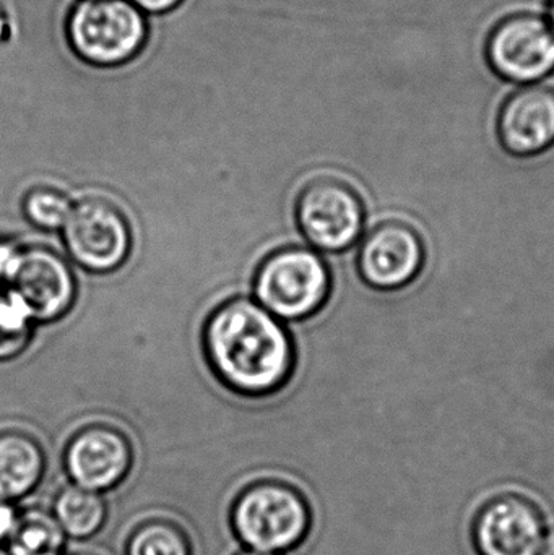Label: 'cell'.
I'll list each match as a JSON object with an SVG mask.
<instances>
[{"instance_id":"obj_5","label":"cell","mask_w":554,"mask_h":555,"mask_svg":"<svg viewBox=\"0 0 554 555\" xmlns=\"http://www.w3.org/2000/svg\"><path fill=\"white\" fill-rule=\"evenodd\" d=\"M296 224L305 240L322 253H344L363 233L366 211L357 189L338 178L309 182L295 207Z\"/></svg>"},{"instance_id":"obj_23","label":"cell","mask_w":554,"mask_h":555,"mask_svg":"<svg viewBox=\"0 0 554 555\" xmlns=\"http://www.w3.org/2000/svg\"><path fill=\"white\" fill-rule=\"evenodd\" d=\"M236 555H276V554L257 553V551L244 550V551H241V553L236 554Z\"/></svg>"},{"instance_id":"obj_6","label":"cell","mask_w":554,"mask_h":555,"mask_svg":"<svg viewBox=\"0 0 554 555\" xmlns=\"http://www.w3.org/2000/svg\"><path fill=\"white\" fill-rule=\"evenodd\" d=\"M70 259L90 273L116 272L129 259L132 231L126 215L106 198H83L62 228Z\"/></svg>"},{"instance_id":"obj_17","label":"cell","mask_w":554,"mask_h":555,"mask_svg":"<svg viewBox=\"0 0 554 555\" xmlns=\"http://www.w3.org/2000/svg\"><path fill=\"white\" fill-rule=\"evenodd\" d=\"M35 320L10 289L0 293V361H10L28 348Z\"/></svg>"},{"instance_id":"obj_15","label":"cell","mask_w":554,"mask_h":555,"mask_svg":"<svg viewBox=\"0 0 554 555\" xmlns=\"http://www.w3.org/2000/svg\"><path fill=\"white\" fill-rule=\"evenodd\" d=\"M67 541L52 512L28 508L22 512L5 551L9 555H64Z\"/></svg>"},{"instance_id":"obj_16","label":"cell","mask_w":554,"mask_h":555,"mask_svg":"<svg viewBox=\"0 0 554 555\" xmlns=\"http://www.w3.org/2000/svg\"><path fill=\"white\" fill-rule=\"evenodd\" d=\"M126 555H194V551L181 527L168 520H149L130 534Z\"/></svg>"},{"instance_id":"obj_18","label":"cell","mask_w":554,"mask_h":555,"mask_svg":"<svg viewBox=\"0 0 554 555\" xmlns=\"http://www.w3.org/2000/svg\"><path fill=\"white\" fill-rule=\"evenodd\" d=\"M70 198L54 188H35L23 198V214L39 230L57 231L70 215Z\"/></svg>"},{"instance_id":"obj_19","label":"cell","mask_w":554,"mask_h":555,"mask_svg":"<svg viewBox=\"0 0 554 555\" xmlns=\"http://www.w3.org/2000/svg\"><path fill=\"white\" fill-rule=\"evenodd\" d=\"M22 511L13 502L0 499V547H5L18 527Z\"/></svg>"},{"instance_id":"obj_8","label":"cell","mask_w":554,"mask_h":555,"mask_svg":"<svg viewBox=\"0 0 554 555\" xmlns=\"http://www.w3.org/2000/svg\"><path fill=\"white\" fill-rule=\"evenodd\" d=\"M361 280L376 291H399L412 284L426 262V246L415 227L397 218L374 224L358 249Z\"/></svg>"},{"instance_id":"obj_1","label":"cell","mask_w":554,"mask_h":555,"mask_svg":"<svg viewBox=\"0 0 554 555\" xmlns=\"http://www.w3.org/2000/svg\"><path fill=\"white\" fill-rule=\"evenodd\" d=\"M202 343L218 380L243 397L275 393L295 371V345L288 330L247 297L220 304L205 322Z\"/></svg>"},{"instance_id":"obj_3","label":"cell","mask_w":554,"mask_h":555,"mask_svg":"<svg viewBox=\"0 0 554 555\" xmlns=\"http://www.w3.org/2000/svg\"><path fill=\"white\" fill-rule=\"evenodd\" d=\"M332 275L315 250L288 246L267 256L254 276L257 302L280 320H305L327 302Z\"/></svg>"},{"instance_id":"obj_2","label":"cell","mask_w":554,"mask_h":555,"mask_svg":"<svg viewBox=\"0 0 554 555\" xmlns=\"http://www.w3.org/2000/svg\"><path fill=\"white\" fill-rule=\"evenodd\" d=\"M306 495L288 482L266 479L240 492L231 507V528L244 550L283 555L298 550L312 528Z\"/></svg>"},{"instance_id":"obj_21","label":"cell","mask_w":554,"mask_h":555,"mask_svg":"<svg viewBox=\"0 0 554 555\" xmlns=\"http://www.w3.org/2000/svg\"><path fill=\"white\" fill-rule=\"evenodd\" d=\"M16 253H18L16 247L0 243V280H5L7 273H9L10 267L15 260Z\"/></svg>"},{"instance_id":"obj_20","label":"cell","mask_w":554,"mask_h":555,"mask_svg":"<svg viewBox=\"0 0 554 555\" xmlns=\"http://www.w3.org/2000/svg\"><path fill=\"white\" fill-rule=\"evenodd\" d=\"M181 2L182 0H132L133 5L153 13L168 12Z\"/></svg>"},{"instance_id":"obj_4","label":"cell","mask_w":554,"mask_h":555,"mask_svg":"<svg viewBox=\"0 0 554 555\" xmlns=\"http://www.w3.org/2000/svg\"><path fill=\"white\" fill-rule=\"evenodd\" d=\"M68 41L88 64L113 67L142 51L149 29L129 0H83L68 18Z\"/></svg>"},{"instance_id":"obj_11","label":"cell","mask_w":554,"mask_h":555,"mask_svg":"<svg viewBox=\"0 0 554 555\" xmlns=\"http://www.w3.org/2000/svg\"><path fill=\"white\" fill-rule=\"evenodd\" d=\"M133 465V449L126 434L107 424L81 427L64 450V469L70 485L88 491H113Z\"/></svg>"},{"instance_id":"obj_14","label":"cell","mask_w":554,"mask_h":555,"mask_svg":"<svg viewBox=\"0 0 554 555\" xmlns=\"http://www.w3.org/2000/svg\"><path fill=\"white\" fill-rule=\"evenodd\" d=\"M51 512L67 540L85 541L106 525L107 502L100 492L68 485L59 492Z\"/></svg>"},{"instance_id":"obj_9","label":"cell","mask_w":554,"mask_h":555,"mask_svg":"<svg viewBox=\"0 0 554 555\" xmlns=\"http://www.w3.org/2000/svg\"><path fill=\"white\" fill-rule=\"evenodd\" d=\"M12 291L38 322H55L74 306L77 281L67 260L48 247L18 249L5 276Z\"/></svg>"},{"instance_id":"obj_10","label":"cell","mask_w":554,"mask_h":555,"mask_svg":"<svg viewBox=\"0 0 554 555\" xmlns=\"http://www.w3.org/2000/svg\"><path fill=\"white\" fill-rule=\"evenodd\" d=\"M488 61L507 80H540L554 70L552 23L527 12L501 20L488 39Z\"/></svg>"},{"instance_id":"obj_12","label":"cell","mask_w":554,"mask_h":555,"mask_svg":"<svg viewBox=\"0 0 554 555\" xmlns=\"http://www.w3.org/2000/svg\"><path fill=\"white\" fill-rule=\"evenodd\" d=\"M498 139L510 155L530 158L554 145V90L545 85L520 88L498 116Z\"/></svg>"},{"instance_id":"obj_13","label":"cell","mask_w":554,"mask_h":555,"mask_svg":"<svg viewBox=\"0 0 554 555\" xmlns=\"http://www.w3.org/2000/svg\"><path fill=\"white\" fill-rule=\"evenodd\" d=\"M46 453L41 443L26 433L0 434V499L16 502L31 495L46 475Z\"/></svg>"},{"instance_id":"obj_22","label":"cell","mask_w":554,"mask_h":555,"mask_svg":"<svg viewBox=\"0 0 554 555\" xmlns=\"http://www.w3.org/2000/svg\"><path fill=\"white\" fill-rule=\"evenodd\" d=\"M540 555H554V525H552V527H546L545 538H543Z\"/></svg>"},{"instance_id":"obj_7","label":"cell","mask_w":554,"mask_h":555,"mask_svg":"<svg viewBox=\"0 0 554 555\" xmlns=\"http://www.w3.org/2000/svg\"><path fill=\"white\" fill-rule=\"evenodd\" d=\"M546 524L542 508L520 492H500L475 512L471 540L477 555H540Z\"/></svg>"},{"instance_id":"obj_24","label":"cell","mask_w":554,"mask_h":555,"mask_svg":"<svg viewBox=\"0 0 554 555\" xmlns=\"http://www.w3.org/2000/svg\"><path fill=\"white\" fill-rule=\"evenodd\" d=\"M552 23H553V29H554V0L552 2Z\"/></svg>"}]
</instances>
